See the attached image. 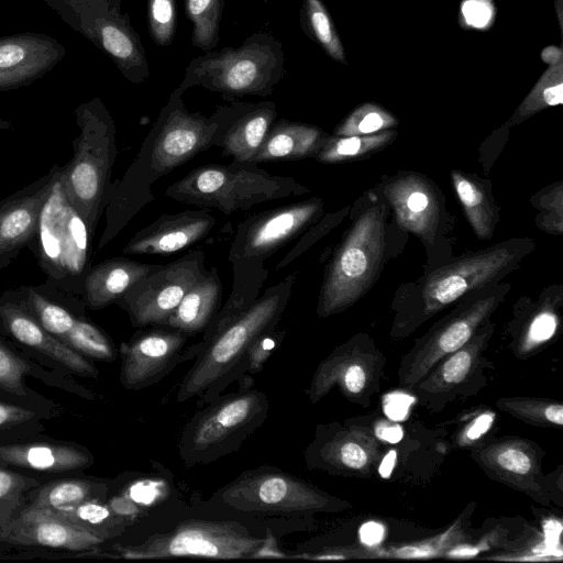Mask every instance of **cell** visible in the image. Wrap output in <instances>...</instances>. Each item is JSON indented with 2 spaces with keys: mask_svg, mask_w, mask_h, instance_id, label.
<instances>
[{
  "mask_svg": "<svg viewBox=\"0 0 563 563\" xmlns=\"http://www.w3.org/2000/svg\"><path fill=\"white\" fill-rule=\"evenodd\" d=\"M533 247L534 241L530 239L508 240L428 273L417 295L396 303L390 338L398 341L409 336L470 291L499 283Z\"/></svg>",
  "mask_w": 563,
  "mask_h": 563,
  "instance_id": "7a4b0ae2",
  "label": "cell"
},
{
  "mask_svg": "<svg viewBox=\"0 0 563 563\" xmlns=\"http://www.w3.org/2000/svg\"><path fill=\"white\" fill-rule=\"evenodd\" d=\"M65 47L53 36L24 32L0 37V91L30 86L62 62Z\"/></svg>",
  "mask_w": 563,
  "mask_h": 563,
  "instance_id": "603a6c76",
  "label": "cell"
},
{
  "mask_svg": "<svg viewBox=\"0 0 563 563\" xmlns=\"http://www.w3.org/2000/svg\"><path fill=\"white\" fill-rule=\"evenodd\" d=\"M5 537L15 543L74 551L91 550L104 542L91 531L30 508L9 526Z\"/></svg>",
  "mask_w": 563,
  "mask_h": 563,
  "instance_id": "484cf974",
  "label": "cell"
},
{
  "mask_svg": "<svg viewBox=\"0 0 563 563\" xmlns=\"http://www.w3.org/2000/svg\"><path fill=\"white\" fill-rule=\"evenodd\" d=\"M386 363L375 341L357 333L319 363L306 391L308 399L314 405L336 387L350 402L367 407L379 391Z\"/></svg>",
  "mask_w": 563,
  "mask_h": 563,
  "instance_id": "4fadbf2b",
  "label": "cell"
},
{
  "mask_svg": "<svg viewBox=\"0 0 563 563\" xmlns=\"http://www.w3.org/2000/svg\"><path fill=\"white\" fill-rule=\"evenodd\" d=\"M10 129H12V124L9 121L0 118V130H10Z\"/></svg>",
  "mask_w": 563,
  "mask_h": 563,
  "instance_id": "91938a15",
  "label": "cell"
},
{
  "mask_svg": "<svg viewBox=\"0 0 563 563\" xmlns=\"http://www.w3.org/2000/svg\"><path fill=\"white\" fill-rule=\"evenodd\" d=\"M74 113L78 134L73 142L71 158L62 166L59 180L93 236L112 189L115 126L99 97L78 104Z\"/></svg>",
  "mask_w": 563,
  "mask_h": 563,
  "instance_id": "5b68a950",
  "label": "cell"
},
{
  "mask_svg": "<svg viewBox=\"0 0 563 563\" xmlns=\"http://www.w3.org/2000/svg\"><path fill=\"white\" fill-rule=\"evenodd\" d=\"M216 218L201 208L175 214H164L136 232L123 247V254H170L181 251L207 236Z\"/></svg>",
  "mask_w": 563,
  "mask_h": 563,
  "instance_id": "cb8c5ba5",
  "label": "cell"
},
{
  "mask_svg": "<svg viewBox=\"0 0 563 563\" xmlns=\"http://www.w3.org/2000/svg\"><path fill=\"white\" fill-rule=\"evenodd\" d=\"M277 115L272 101L251 104L224 133L222 155L233 156L234 161L252 162L262 146Z\"/></svg>",
  "mask_w": 563,
  "mask_h": 563,
  "instance_id": "1f68e13d",
  "label": "cell"
},
{
  "mask_svg": "<svg viewBox=\"0 0 563 563\" xmlns=\"http://www.w3.org/2000/svg\"><path fill=\"white\" fill-rule=\"evenodd\" d=\"M328 136L316 125L279 120L272 125L251 163L316 156Z\"/></svg>",
  "mask_w": 563,
  "mask_h": 563,
  "instance_id": "f1b7e54d",
  "label": "cell"
},
{
  "mask_svg": "<svg viewBox=\"0 0 563 563\" xmlns=\"http://www.w3.org/2000/svg\"><path fill=\"white\" fill-rule=\"evenodd\" d=\"M0 461L37 471L65 472L87 467L92 463V457L70 445L29 443L1 445Z\"/></svg>",
  "mask_w": 563,
  "mask_h": 563,
  "instance_id": "4dcf8cb0",
  "label": "cell"
},
{
  "mask_svg": "<svg viewBox=\"0 0 563 563\" xmlns=\"http://www.w3.org/2000/svg\"><path fill=\"white\" fill-rule=\"evenodd\" d=\"M194 509L164 527L141 532L136 541L118 544L117 556L129 560L176 558L253 559L274 522L211 509Z\"/></svg>",
  "mask_w": 563,
  "mask_h": 563,
  "instance_id": "6da1fadb",
  "label": "cell"
},
{
  "mask_svg": "<svg viewBox=\"0 0 563 563\" xmlns=\"http://www.w3.org/2000/svg\"><path fill=\"white\" fill-rule=\"evenodd\" d=\"M80 354L111 362L115 352L110 339L89 321L77 319L69 332L60 339Z\"/></svg>",
  "mask_w": 563,
  "mask_h": 563,
  "instance_id": "ee69618b",
  "label": "cell"
},
{
  "mask_svg": "<svg viewBox=\"0 0 563 563\" xmlns=\"http://www.w3.org/2000/svg\"><path fill=\"white\" fill-rule=\"evenodd\" d=\"M563 102V63L548 66L536 85L518 106L509 124H518L536 113L562 104Z\"/></svg>",
  "mask_w": 563,
  "mask_h": 563,
  "instance_id": "f35d334b",
  "label": "cell"
},
{
  "mask_svg": "<svg viewBox=\"0 0 563 563\" xmlns=\"http://www.w3.org/2000/svg\"><path fill=\"white\" fill-rule=\"evenodd\" d=\"M221 283L216 267L187 291L163 327L191 335L205 330L218 311Z\"/></svg>",
  "mask_w": 563,
  "mask_h": 563,
  "instance_id": "f546056e",
  "label": "cell"
},
{
  "mask_svg": "<svg viewBox=\"0 0 563 563\" xmlns=\"http://www.w3.org/2000/svg\"><path fill=\"white\" fill-rule=\"evenodd\" d=\"M382 444L372 428L355 421L319 424L303 452L308 470L340 476H371L382 461Z\"/></svg>",
  "mask_w": 563,
  "mask_h": 563,
  "instance_id": "2e32d148",
  "label": "cell"
},
{
  "mask_svg": "<svg viewBox=\"0 0 563 563\" xmlns=\"http://www.w3.org/2000/svg\"><path fill=\"white\" fill-rule=\"evenodd\" d=\"M495 15L494 0H463L457 21L462 29L485 31L494 24Z\"/></svg>",
  "mask_w": 563,
  "mask_h": 563,
  "instance_id": "c3c4849f",
  "label": "cell"
},
{
  "mask_svg": "<svg viewBox=\"0 0 563 563\" xmlns=\"http://www.w3.org/2000/svg\"><path fill=\"white\" fill-rule=\"evenodd\" d=\"M495 323L487 319L460 349L442 357L408 391L423 407L437 413L460 397H468L483 388L490 366L485 356Z\"/></svg>",
  "mask_w": 563,
  "mask_h": 563,
  "instance_id": "5bb4252c",
  "label": "cell"
},
{
  "mask_svg": "<svg viewBox=\"0 0 563 563\" xmlns=\"http://www.w3.org/2000/svg\"><path fill=\"white\" fill-rule=\"evenodd\" d=\"M27 485V479L9 470L0 467V501L19 494Z\"/></svg>",
  "mask_w": 563,
  "mask_h": 563,
  "instance_id": "f907efd6",
  "label": "cell"
},
{
  "mask_svg": "<svg viewBox=\"0 0 563 563\" xmlns=\"http://www.w3.org/2000/svg\"><path fill=\"white\" fill-rule=\"evenodd\" d=\"M206 272L205 253L192 251L141 278L115 302L129 313L134 327H163Z\"/></svg>",
  "mask_w": 563,
  "mask_h": 563,
  "instance_id": "9a60e30c",
  "label": "cell"
},
{
  "mask_svg": "<svg viewBox=\"0 0 563 563\" xmlns=\"http://www.w3.org/2000/svg\"><path fill=\"white\" fill-rule=\"evenodd\" d=\"M373 431L379 441L395 443L402 438L401 427L388 420H379Z\"/></svg>",
  "mask_w": 563,
  "mask_h": 563,
  "instance_id": "db71d44e",
  "label": "cell"
},
{
  "mask_svg": "<svg viewBox=\"0 0 563 563\" xmlns=\"http://www.w3.org/2000/svg\"><path fill=\"white\" fill-rule=\"evenodd\" d=\"M277 534L274 530H269L263 544L261 548L254 553L253 559H263V558H282L289 559V554L283 552L279 549L277 542Z\"/></svg>",
  "mask_w": 563,
  "mask_h": 563,
  "instance_id": "f5cc1de1",
  "label": "cell"
},
{
  "mask_svg": "<svg viewBox=\"0 0 563 563\" xmlns=\"http://www.w3.org/2000/svg\"><path fill=\"white\" fill-rule=\"evenodd\" d=\"M129 503L141 520L161 510L163 501H170L172 484L168 479L154 474L137 475L119 496Z\"/></svg>",
  "mask_w": 563,
  "mask_h": 563,
  "instance_id": "ab89813d",
  "label": "cell"
},
{
  "mask_svg": "<svg viewBox=\"0 0 563 563\" xmlns=\"http://www.w3.org/2000/svg\"><path fill=\"white\" fill-rule=\"evenodd\" d=\"M148 30L152 40L161 46L169 45L175 36V0H148Z\"/></svg>",
  "mask_w": 563,
  "mask_h": 563,
  "instance_id": "f6af8a7d",
  "label": "cell"
},
{
  "mask_svg": "<svg viewBox=\"0 0 563 563\" xmlns=\"http://www.w3.org/2000/svg\"><path fill=\"white\" fill-rule=\"evenodd\" d=\"M507 284H489L470 291L418 338L400 357L398 386L409 390L445 355L464 345L489 319L509 291Z\"/></svg>",
  "mask_w": 563,
  "mask_h": 563,
  "instance_id": "8fae6325",
  "label": "cell"
},
{
  "mask_svg": "<svg viewBox=\"0 0 563 563\" xmlns=\"http://www.w3.org/2000/svg\"><path fill=\"white\" fill-rule=\"evenodd\" d=\"M547 291L511 331L509 346L518 358L525 360L541 351L561 325L562 291Z\"/></svg>",
  "mask_w": 563,
  "mask_h": 563,
  "instance_id": "83f0119b",
  "label": "cell"
},
{
  "mask_svg": "<svg viewBox=\"0 0 563 563\" xmlns=\"http://www.w3.org/2000/svg\"><path fill=\"white\" fill-rule=\"evenodd\" d=\"M224 0H185L187 18L192 22L191 44L203 52L219 42V27Z\"/></svg>",
  "mask_w": 563,
  "mask_h": 563,
  "instance_id": "60d3db41",
  "label": "cell"
},
{
  "mask_svg": "<svg viewBox=\"0 0 563 563\" xmlns=\"http://www.w3.org/2000/svg\"><path fill=\"white\" fill-rule=\"evenodd\" d=\"M384 527L375 521L364 523L360 529V540L365 545H376L384 538Z\"/></svg>",
  "mask_w": 563,
  "mask_h": 563,
  "instance_id": "11a10c76",
  "label": "cell"
},
{
  "mask_svg": "<svg viewBox=\"0 0 563 563\" xmlns=\"http://www.w3.org/2000/svg\"><path fill=\"white\" fill-rule=\"evenodd\" d=\"M398 119L380 104L365 102L352 110L334 129L335 136L368 135L395 129Z\"/></svg>",
  "mask_w": 563,
  "mask_h": 563,
  "instance_id": "7bdbcfd3",
  "label": "cell"
},
{
  "mask_svg": "<svg viewBox=\"0 0 563 563\" xmlns=\"http://www.w3.org/2000/svg\"><path fill=\"white\" fill-rule=\"evenodd\" d=\"M58 164L30 185L0 200V269L31 244L46 198L60 175Z\"/></svg>",
  "mask_w": 563,
  "mask_h": 563,
  "instance_id": "7402d4cb",
  "label": "cell"
},
{
  "mask_svg": "<svg viewBox=\"0 0 563 563\" xmlns=\"http://www.w3.org/2000/svg\"><path fill=\"white\" fill-rule=\"evenodd\" d=\"M33 417L34 412L29 409L0 401V428L15 426L29 421Z\"/></svg>",
  "mask_w": 563,
  "mask_h": 563,
  "instance_id": "816d5d0a",
  "label": "cell"
},
{
  "mask_svg": "<svg viewBox=\"0 0 563 563\" xmlns=\"http://www.w3.org/2000/svg\"><path fill=\"white\" fill-rule=\"evenodd\" d=\"M309 190L295 179L273 176L255 163L207 165L192 169L168 186L166 196L224 214L247 210L266 201L299 196Z\"/></svg>",
  "mask_w": 563,
  "mask_h": 563,
  "instance_id": "9c48e42d",
  "label": "cell"
},
{
  "mask_svg": "<svg viewBox=\"0 0 563 563\" xmlns=\"http://www.w3.org/2000/svg\"><path fill=\"white\" fill-rule=\"evenodd\" d=\"M0 320L3 328L20 343L59 362L68 369L96 377L98 369L80 353L47 332L23 303H15L3 296L0 299Z\"/></svg>",
  "mask_w": 563,
  "mask_h": 563,
  "instance_id": "d4e9b609",
  "label": "cell"
},
{
  "mask_svg": "<svg viewBox=\"0 0 563 563\" xmlns=\"http://www.w3.org/2000/svg\"><path fill=\"white\" fill-rule=\"evenodd\" d=\"M203 506L229 515L285 520L352 508L346 500L271 465L242 472L213 492Z\"/></svg>",
  "mask_w": 563,
  "mask_h": 563,
  "instance_id": "277c9868",
  "label": "cell"
},
{
  "mask_svg": "<svg viewBox=\"0 0 563 563\" xmlns=\"http://www.w3.org/2000/svg\"><path fill=\"white\" fill-rule=\"evenodd\" d=\"M285 75L282 44L269 34L256 33L236 47L208 51L186 68L180 93L194 86L227 96L272 93Z\"/></svg>",
  "mask_w": 563,
  "mask_h": 563,
  "instance_id": "ba28073f",
  "label": "cell"
},
{
  "mask_svg": "<svg viewBox=\"0 0 563 563\" xmlns=\"http://www.w3.org/2000/svg\"><path fill=\"white\" fill-rule=\"evenodd\" d=\"M496 406L514 418L536 427H563V404L561 401L532 396H508L496 401Z\"/></svg>",
  "mask_w": 563,
  "mask_h": 563,
  "instance_id": "74e56055",
  "label": "cell"
},
{
  "mask_svg": "<svg viewBox=\"0 0 563 563\" xmlns=\"http://www.w3.org/2000/svg\"><path fill=\"white\" fill-rule=\"evenodd\" d=\"M220 130L217 117L189 112L176 88L151 131V167L164 175L207 150Z\"/></svg>",
  "mask_w": 563,
  "mask_h": 563,
  "instance_id": "e0dca14e",
  "label": "cell"
},
{
  "mask_svg": "<svg viewBox=\"0 0 563 563\" xmlns=\"http://www.w3.org/2000/svg\"><path fill=\"white\" fill-rule=\"evenodd\" d=\"M302 30L328 56L347 65L345 51L332 18L321 0H302L300 10Z\"/></svg>",
  "mask_w": 563,
  "mask_h": 563,
  "instance_id": "8d00e7d4",
  "label": "cell"
},
{
  "mask_svg": "<svg viewBox=\"0 0 563 563\" xmlns=\"http://www.w3.org/2000/svg\"><path fill=\"white\" fill-rule=\"evenodd\" d=\"M286 332L277 327L262 334L252 345L246 357L232 375V382L249 373L250 375L262 371L264 364L285 338Z\"/></svg>",
  "mask_w": 563,
  "mask_h": 563,
  "instance_id": "bcb514c9",
  "label": "cell"
},
{
  "mask_svg": "<svg viewBox=\"0 0 563 563\" xmlns=\"http://www.w3.org/2000/svg\"><path fill=\"white\" fill-rule=\"evenodd\" d=\"M239 388L219 395L184 426L178 455L187 467L210 464L241 449L268 417L266 394L254 388L250 374L238 378Z\"/></svg>",
  "mask_w": 563,
  "mask_h": 563,
  "instance_id": "52a82bcc",
  "label": "cell"
},
{
  "mask_svg": "<svg viewBox=\"0 0 563 563\" xmlns=\"http://www.w3.org/2000/svg\"><path fill=\"white\" fill-rule=\"evenodd\" d=\"M294 282L295 276L291 275L267 289L199 351L178 387V404L199 396V404L206 405L232 383L233 373L254 342L277 327Z\"/></svg>",
  "mask_w": 563,
  "mask_h": 563,
  "instance_id": "3957f363",
  "label": "cell"
},
{
  "mask_svg": "<svg viewBox=\"0 0 563 563\" xmlns=\"http://www.w3.org/2000/svg\"><path fill=\"white\" fill-rule=\"evenodd\" d=\"M21 302L35 320L59 340L73 328L76 318L64 307L51 301L35 288L21 289Z\"/></svg>",
  "mask_w": 563,
  "mask_h": 563,
  "instance_id": "b9f144b4",
  "label": "cell"
},
{
  "mask_svg": "<svg viewBox=\"0 0 563 563\" xmlns=\"http://www.w3.org/2000/svg\"><path fill=\"white\" fill-rule=\"evenodd\" d=\"M161 265H150L123 257L99 263L90 268L82 284L85 303L93 310L104 308L121 298L136 282Z\"/></svg>",
  "mask_w": 563,
  "mask_h": 563,
  "instance_id": "4316f807",
  "label": "cell"
},
{
  "mask_svg": "<svg viewBox=\"0 0 563 563\" xmlns=\"http://www.w3.org/2000/svg\"><path fill=\"white\" fill-rule=\"evenodd\" d=\"M107 485L85 479H66L49 483L34 497L31 509L56 511L74 507L89 499H103Z\"/></svg>",
  "mask_w": 563,
  "mask_h": 563,
  "instance_id": "e575fe53",
  "label": "cell"
},
{
  "mask_svg": "<svg viewBox=\"0 0 563 563\" xmlns=\"http://www.w3.org/2000/svg\"><path fill=\"white\" fill-rule=\"evenodd\" d=\"M140 331L121 345L120 383L128 390L147 388L168 375L178 364L192 358L185 344L189 335L163 327Z\"/></svg>",
  "mask_w": 563,
  "mask_h": 563,
  "instance_id": "ffe728a7",
  "label": "cell"
},
{
  "mask_svg": "<svg viewBox=\"0 0 563 563\" xmlns=\"http://www.w3.org/2000/svg\"><path fill=\"white\" fill-rule=\"evenodd\" d=\"M555 14L559 22V27L562 33L563 27V0H554Z\"/></svg>",
  "mask_w": 563,
  "mask_h": 563,
  "instance_id": "680465c9",
  "label": "cell"
},
{
  "mask_svg": "<svg viewBox=\"0 0 563 563\" xmlns=\"http://www.w3.org/2000/svg\"><path fill=\"white\" fill-rule=\"evenodd\" d=\"M451 178L474 233L482 240L490 239L499 221L490 189L484 180L461 170H452Z\"/></svg>",
  "mask_w": 563,
  "mask_h": 563,
  "instance_id": "d6a6232c",
  "label": "cell"
},
{
  "mask_svg": "<svg viewBox=\"0 0 563 563\" xmlns=\"http://www.w3.org/2000/svg\"><path fill=\"white\" fill-rule=\"evenodd\" d=\"M40 512L84 528L104 540L120 536L131 527L130 523L117 515L103 499H89L63 510Z\"/></svg>",
  "mask_w": 563,
  "mask_h": 563,
  "instance_id": "836d02e7",
  "label": "cell"
},
{
  "mask_svg": "<svg viewBox=\"0 0 563 563\" xmlns=\"http://www.w3.org/2000/svg\"><path fill=\"white\" fill-rule=\"evenodd\" d=\"M397 136V132L386 130L368 135L328 136L316 158L324 164L345 163L369 156L388 146Z\"/></svg>",
  "mask_w": 563,
  "mask_h": 563,
  "instance_id": "d590c367",
  "label": "cell"
},
{
  "mask_svg": "<svg viewBox=\"0 0 563 563\" xmlns=\"http://www.w3.org/2000/svg\"><path fill=\"white\" fill-rule=\"evenodd\" d=\"M324 208L310 198L256 214L240 223L230 261H263L314 222Z\"/></svg>",
  "mask_w": 563,
  "mask_h": 563,
  "instance_id": "d6986e66",
  "label": "cell"
},
{
  "mask_svg": "<svg viewBox=\"0 0 563 563\" xmlns=\"http://www.w3.org/2000/svg\"><path fill=\"white\" fill-rule=\"evenodd\" d=\"M368 197L369 202L354 218L325 269L317 307L321 318L350 308L378 278L389 207L373 192Z\"/></svg>",
  "mask_w": 563,
  "mask_h": 563,
  "instance_id": "8992f818",
  "label": "cell"
},
{
  "mask_svg": "<svg viewBox=\"0 0 563 563\" xmlns=\"http://www.w3.org/2000/svg\"><path fill=\"white\" fill-rule=\"evenodd\" d=\"M27 364L0 342V388L18 396H25L23 375Z\"/></svg>",
  "mask_w": 563,
  "mask_h": 563,
  "instance_id": "7dc6e473",
  "label": "cell"
},
{
  "mask_svg": "<svg viewBox=\"0 0 563 563\" xmlns=\"http://www.w3.org/2000/svg\"><path fill=\"white\" fill-rule=\"evenodd\" d=\"M62 21L108 55L125 79L139 84L148 65L139 34L121 0H44Z\"/></svg>",
  "mask_w": 563,
  "mask_h": 563,
  "instance_id": "7c38bea8",
  "label": "cell"
},
{
  "mask_svg": "<svg viewBox=\"0 0 563 563\" xmlns=\"http://www.w3.org/2000/svg\"><path fill=\"white\" fill-rule=\"evenodd\" d=\"M91 238L86 221L69 202L58 177L42 208L37 231L30 244L37 264L58 287L81 294L89 268Z\"/></svg>",
  "mask_w": 563,
  "mask_h": 563,
  "instance_id": "30bf717a",
  "label": "cell"
},
{
  "mask_svg": "<svg viewBox=\"0 0 563 563\" xmlns=\"http://www.w3.org/2000/svg\"><path fill=\"white\" fill-rule=\"evenodd\" d=\"M383 194L402 230L424 242L434 241L444 208L432 180L416 172H401L384 180Z\"/></svg>",
  "mask_w": 563,
  "mask_h": 563,
  "instance_id": "44dd1931",
  "label": "cell"
},
{
  "mask_svg": "<svg viewBox=\"0 0 563 563\" xmlns=\"http://www.w3.org/2000/svg\"><path fill=\"white\" fill-rule=\"evenodd\" d=\"M460 536V529L453 527L450 531L445 532L442 537L434 538L427 542L415 545H406L394 550V556L398 558H424L432 556L440 553L443 548L450 547L454 539Z\"/></svg>",
  "mask_w": 563,
  "mask_h": 563,
  "instance_id": "681fc988",
  "label": "cell"
},
{
  "mask_svg": "<svg viewBox=\"0 0 563 563\" xmlns=\"http://www.w3.org/2000/svg\"><path fill=\"white\" fill-rule=\"evenodd\" d=\"M412 400H415V397L389 396L388 401L385 402V411L389 416H393V418L400 419L406 413V408Z\"/></svg>",
  "mask_w": 563,
  "mask_h": 563,
  "instance_id": "9f6ffc18",
  "label": "cell"
},
{
  "mask_svg": "<svg viewBox=\"0 0 563 563\" xmlns=\"http://www.w3.org/2000/svg\"><path fill=\"white\" fill-rule=\"evenodd\" d=\"M541 60L548 66H554L563 63L562 46L548 45L541 51Z\"/></svg>",
  "mask_w": 563,
  "mask_h": 563,
  "instance_id": "6f0895ef",
  "label": "cell"
},
{
  "mask_svg": "<svg viewBox=\"0 0 563 563\" xmlns=\"http://www.w3.org/2000/svg\"><path fill=\"white\" fill-rule=\"evenodd\" d=\"M543 455L537 443L512 435L483 442L471 453L488 477L549 506L552 494L549 477L541 471Z\"/></svg>",
  "mask_w": 563,
  "mask_h": 563,
  "instance_id": "ac0fdd59",
  "label": "cell"
}]
</instances>
